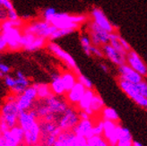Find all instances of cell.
<instances>
[{"label": "cell", "mask_w": 147, "mask_h": 146, "mask_svg": "<svg viewBox=\"0 0 147 146\" xmlns=\"http://www.w3.org/2000/svg\"><path fill=\"white\" fill-rule=\"evenodd\" d=\"M69 107L68 102L63 96L51 95L44 100H37L34 107L32 108L35 111L38 119L56 122L60 116Z\"/></svg>", "instance_id": "1"}, {"label": "cell", "mask_w": 147, "mask_h": 146, "mask_svg": "<svg viewBox=\"0 0 147 146\" xmlns=\"http://www.w3.org/2000/svg\"><path fill=\"white\" fill-rule=\"evenodd\" d=\"M19 109L16 101H5L0 107V121L2 132L9 130L18 125Z\"/></svg>", "instance_id": "2"}, {"label": "cell", "mask_w": 147, "mask_h": 146, "mask_svg": "<svg viewBox=\"0 0 147 146\" xmlns=\"http://www.w3.org/2000/svg\"><path fill=\"white\" fill-rule=\"evenodd\" d=\"M40 128V146H54L57 135L61 133L60 128L53 121H45L39 119Z\"/></svg>", "instance_id": "3"}, {"label": "cell", "mask_w": 147, "mask_h": 146, "mask_svg": "<svg viewBox=\"0 0 147 146\" xmlns=\"http://www.w3.org/2000/svg\"><path fill=\"white\" fill-rule=\"evenodd\" d=\"M57 29V28L50 24L49 22L45 20H38L32 22L24 28H23V32L32 33L35 36H40V37H43L49 40Z\"/></svg>", "instance_id": "4"}, {"label": "cell", "mask_w": 147, "mask_h": 146, "mask_svg": "<svg viewBox=\"0 0 147 146\" xmlns=\"http://www.w3.org/2000/svg\"><path fill=\"white\" fill-rule=\"evenodd\" d=\"M47 47L51 53L54 56H56L57 58H59L61 61H63L70 69H72V71L75 73L76 75L81 74V71L79 67H77L76 62L74 59V57L69 53H67L65 50H64L59 45L57 44L56 42L50 41L48 43Z\"/></svg>", "instance_id": "5"}, {"label": "cell", "mask_w": 147, "mask_h": 146, "mask_svg": "<svg viewBox=\"0 0 147 146\" xmlns=\"http://www.w3.org/2000/svg\"><path fill=\"white\" fill-rule=\"evenodd\" d=\"M117 85L120 88V90L126 94V95L133 100L136 105H138L141 108H146L147 107V99L143 97L139 93L136 84L131 83L124 80L117 79Z\"/></svg>", "instance_id": "6"}, {"label": "cell", "mask_w": 147, "mask_h": 146, "mask_svg": "<svg viewBox=\"0 0 147 146\" xmlns=\"http://www.w3.org/2000/svg\"><path fill=\"white\" fill-rule=\"evenodd\" d=\"M37 98V90L34 84L30 85L28 88L17 96L16 98V105L19 109V111H29L34 107V104Z\"/></svg>", "instance_id": "7"}, {"label": "cell", "mask_w": 147, "mask_h": 146, "mask_svg": "<svg viewBox=\"0 0 147 146\" xmlns=\"http://www.w3.org/2000/svg\"><path fill=\"white\" fill-rule=\"evenodd\" d=\"M80 121L79 115L77 108L74 106H70L67 108L61 116L57 119V125L60 128L61 131H67V130H73L77 123Z\"/></svg>", "instance_id": "8"}, {"label": "cell", "mask_w": 147, "mask_h": 146, "mask_svg": "<svg viewBox=\"0 0 147 146\" xmlns=\"http://www.w3.org/2000/svg\"><path fill=\"white\" fill-rule=\"evenodd\" d=\"M88 30L92 46L102 47L109 42V33L98 26L94 22L91 21L88 23Z\"/></svg>", "instance_id": "9"}, {"label": "cell", "mask_w": 147, "mask_h": 146, "mask_svg": "<svg viewBox=\"0 0 147 146\" xmlns=\"http://www.w3.org/2000/svg\"><path fill=\"white\" fill-rule=\"evenodd\" d=\"M87 139L77 136L72 130L61 131L57 135L54 146H85Z\"/></svg>", "instance_id": "10"}, {"label": "cell", "mask_w": 147, "mask_h": 146, "mask_svg": "<svg viewBox=\"0 0 147 146\" xmlns=\"http://www.w3.org/2000/svg\"><path fill=\"white\" fill-rule=\"evenodd\" d=\"M1 34L7 44V48L9 50L17 51L22 48L21 39L23 36V29L10 28L2 31Z\"/></svg>", "instance_id": "11"}, {"label": "cell", "mask_w": 147, "mask_h": 146, "mask_svg": "<svg viewBox=\"0 0 147 146\" xmlns=\"http://www.w3.org/2000/svg\"><path fill=\"white\" fill-rule=\"evenodd\" d=\"M126 64H127L132 69L137 72L144 78L147 77V65L135 50L131 49L129 52H127L126 57Z\"/></svg>", "instance_id": "12"}, {"label": "cell", "mask_w": 147, "mask_h": 146, "mask_svg": "<svg viewBox=\"0 0 147 146\" xmlns=\"http://www.w3.org/2000/svg\"><path fill=\"white\" fill-rule=\"evenodd\" d=\"M49 23L57 29H72L76 31L80 27V25L72 22V14L67 13H56Z\"/></svg>", "instance_id": "13"}, {"label": "cell", "mask_w": 147, "mask_h": 146, "mask_svg": "<svg viewBox=\"0 0 147 146\" xmlns=\"http://www.w3.org/2000/svg\"><path fill=\"white\" fill-rule=\"evenodd\" d=\"M5 146H20L24 143V131L18 125L3 132Z\"/></svg>", "instance_id": "14"}, {"label": "cell", "mask_w": 147, "mask_h": 146, "mask_svg": "<svg viewBox=\"0 0 147 146\" xmlns=\"http://www.w3.org/2000/svg\"><path fill=\"white\" fill-rule=\"evenodd\" d=\"M120 123L103 120V136L109 146H117V135H119Z\"/></svg>", "instance_id": "15"}, {"label": "cell", "mask_w": 147, "mask_h": 146, "mask_svg": "<svg viewBox=\"0 0 147 146\" xmlns=\"http://www.w3.org/2000/svg\"><path fill=\"white\" fill-rule=\"evenodd\" d=\"M91 16L92 19V22H94L98 26L102 28L109 33L117 32L114 25L109 22V20L106 16L104 12L100 8H99V7H94V8H92L91 12Z\"/></svg>", "instance_id": "16"}, {"label": "cell", "mask_w": 147, "mask_h": 146, "mask_svg": "<svg viewBox=\"0 0 147 146\" xmlns=\"http://www.w3.org/2000/svg\"><path fill=\"white\" fill-rule=\"evenodd\" d=\"M117 72H119L117 79L124 80V81H127L131 83L136 84L144 80V77L134 69H132L127 64H124L117 67Z\"/></svg>", "instance_id": "17"}, {"label": "cell", "mask_w": 147, "mask_h": 146, "mask_svg": "<svg viewBox=\"0 0 147 146\" xmlns=\"http://www.w3.org/2000/svg\"><path fill=\"white\" fill-rule=\"evenodd\" d=\"M94 125V121L92 118L90 119H80V121L77 123V125L73 128V132L75 133L76 135L84 137L85 139H88L92 135V127Z\"/></svg>", "instance_id": "18"}, {"label": "cell", "mask_w": 147, "mask_h": 146, "mask_svg": "<svg viewBox=\"0 0 147 146\" xmlns=\"http://www.w3.org/2000/svg\"><path fill=\"white\" fill-rule=\"evenodd\" d=\"M40 141V128L39 120L26 131H24V144L25 146H37Z\"/></svg>", "instance_id": "19"}, {"label": "cell", "mask_w": 147, "mask_h": 146, "mask_svg": "<svg viewBox=\"0 0 147 146\" xmlns=\"http://www.w3.org/2000/svg\"><path fill=\"white\" fill-rule=\"evenodd\" d=\"M38 120V116L33 109L29 111H22L19 113L18 116V126L24 131H26L30 129Z\"/></svg>", "instance_id": "20"}, {"label": "cell", "mask_w": 147, "mask_h": 146, "mask_svg": "<svg viewBox=\"0 0 147 146\" xmlns=\"http://www.w3.org/2000/svg\"><path fill=\"white\" fill-rule=\"evenodd\" d=\"M86 89L80 83H76L71 90L65 92V100L70 106L76 107L80 100L82 99Z\"/></svg>", "instance_id": "21"}, {"label": "cell", "mask_w": 147, "mask_h": 146, "mask_svg": "<svg viewBox=\"0 0 147 146\" xmlns=\"http://www.w3.org/2000/svg\"><path fill=\"white\" fill-rule=\"evenodd\" d=\"M101 48L104 53V57H106L110 62H112L117 67H119L121 65L126 64V57L117 52V51L111 45L109 44V43L102 46Z\"/></svg>", "instance_id": "22"}, {"label": "cell", "mask_w": 147, "mask_h": 146, "mask_svg": "<svg viewBox=\"0 0 147 146\" xmlns=\"http://www.w3.org/2000/svg\"><path fill=\"white\" fill-rule=\"evenodd\" d=\"M49 86L53 95L64 96L65 92H67L62 82L61 75L59 73H53V74H51V83Z\"/></svg>", "instance_id": "23"}, {"label": "cell", "mask_w": 147, "mask_h": 146, "mask_svg": "<svg viewBox=\"0 0 147 146\" xmlns=\"http://www.w3.org/2000/svg\"><path fill=\"white\" fill-rule=\"evenodd\" d=\"M31 85L29 79L23 74V72L17 71L16 76V85L11 90V92L16 94V96L23 93L29 86Z\"/></svg>", "instance_id": "24"}, {"label": "cell", "mask_w": 147, "mask_h": 146, "mask_svg": "<svg viewBox=\"0 0 147 146\" xmlns=\"http://www.w3.org/2000/svg\"><path fill=\"white\" fill-rule=\"evenodd\" d=\"M117 139L119 141H117V146H132L134 142L130 130L127 127L122 126L121 125L119 126Z\"/></svg>", "instance_id": "25"}, {"label": "cell", "mask_w": 147, "mask_h": 146, "mask_svg": "<svg viewBox=\"0 0 147 146\" xmlns=\"http://www.w3.org/2000/svg\"><path fill=\"white\" fill-rule=\"evenodd\" d=\"M61 79L65 86V92H68L69 90H71L77 83V75L73 71L64 72L61 75Z\"/></svg>", "instance_id": "26"}, {"label": "cell", "mask_w": 147, "mask_h": 146, "mask_svg": "<svg viewBox=\"0 0 147 146\" xmlns=\"http://www.w3.org/2000/svg\"><path fill=\"white\" fill-rule=\"evenodd\" d=\"M95 91L93 89L92 90H86L84 96L82 97V99L80 100V101L78 102V104L76 105V108L77 110H85V109L89 108L91 102L92 100L93 96L95 95Z\"/></svg>", "instance_id": "27"}, {"label": "cell", "mask_w": 147, "mask_h": 146, "mask_svg": "<svg viewBox=\"0 0 147 146\" xmlns=\"http://www.w3.org/2000/svg\"><path fill=\"white\" fill-rule=\"evenodd\" d=\"M105 107V102L98 93H95V95L92 98V100L90 105V109L92 111L93 115L96 116L101 112V110Z\"/></svg>", "instance_id": "28"}, {"label": "cell", "mask_w": 147, "mask_h": 146, "mask_svg": "<svg viewBox=\"0 0 147 146\" xmlns=\"http://www.w3.org/2000/svg\"><path fill=\"white\" fill-rule=\"evenodd\" d=\"M102 120L107 121H113V122H119V116L117 112L113 108L110 107H104L103 109L100 113Z\"/></svg>", "instance_id": "29"}, {"label": "cell", "mask_w": 147, "mask_h": 146, "mask_svg": "<svg viewBox=\"0 0 147 146\" xmlns=\"http://www.w3.org/2000/svg\"><path fill=\"white\" fill-rule=\"evenodd\" d=\"M34 86L37 90V98L38 100H44L53 95L50 90L49 84L47 83H34Z\"/></svg>", "instance_id": "30"}, {"label": "cell", "mask_w": 147, "mask_h": 146, "mask_svg": "<svg viewBox=\"0 0 147 146\" xmlns=\"http://www.w3.org/2000/svg\"><path fill=\"white\" fill-rule=\"evenodd\" d=\"M2 28V31L7 30V29H10V28H19L22 29L24 26V21L21 20L20 18L17 20H9V19H5L4 21H2V23L0 24Z\"/></svg>", "instance_id": "31"}, {"label": "cell", "mask_w": 147, "mask_h": 146, "mask_svg": "<svg viewBox=\"0 0 147 146\" xmlns=\"http://www.w3.org/2000/svg\"><path fill=\"white\" fill-rule=\"evenodd\" d=\"M47 39L46 38H43V37H40V36H36L35 40L32 41V44L29 46L26 50L27 51H36V50H39L40 48H42L43 47H45L47 44Z\"/></svg>", "instance_id": "32"}, {"label": "cell", "mask_w": 147, "mask_h": 146, "mask_svg": "<svg viewBox=\"0 0 147 146\" xmlns=\"http://www.w3.org/2000/svg\"><path fill=\"white\" fill-rule=\"evenodd\" d=\"M85 146H109L102 135H93L88 138Z\"/></svg>", "instance_id": "33"}, {"label": "cell", "mask_w": 147, "mask_h": 146, "mask_svg": "<svg viewBox=\"0 0 147 146\" xmlns=\"http://www.w3.org/2000/svg\"><path fill=\"white\" fill-rule=\"evenodd\" d=\"M80 43H81V46H82L83 49H84V52L87 55V56H92L91 54V48H92V41L89 36L87 35H82L80 38Z\"/></svg>", "instance_id": "34"}, {"label": "cell", "mask_w": 147, "mask_h": 146, "mask_svg": "<svg viewBox=\"0 0 147 146\" xmlns=\"http://www.w3.org/2000/svg\"><path fill=\"white\" fill-rule=\"evenodd\" d=\"M74 32H75V30H72V29H57L55 32L50 36V38L49 40H55L57 39H60L62 37H65V36L71 34Z\"/></svg>", "instance_id": "35"}, {"label": "cell", "mask_w": 147, "mask_h": 146, "mask_svg": "<svg viewBox=\"0 0 147 146\" xmlns=\"http://www.w3.org/2000/svg\"><path fill=\"white\" fill-rule=\"evenodd\" d=\"M77 82L82 84L86 90H92L93 89V83L91 80L84 75L83 74H80L77 75Z\"/></svg>", "instance_id": "36"}, {"label": "cell", "mask_w": 147, "mask_h": 146, "mask_svg": "<svg viewBox=\"0 0 147 146\" xmlns=\"http://www.w3.org/2000/svg\"><path fill=\"white\" fill-rule=\"evenodd\" d=\"M103 134V120L100 119L97 122H94L92 127V135H102Z\"/></svg>", "instance_id": "37"}, {"label": "cell", "mask_w": 147, "mask_h": 146, "mask_svg": "<svg viewBox=\"0 0 147 146\" xmlns=\"http://www.w3.org/2000/svg\"><path fill=\"white\" fill-rule=\"evenodd\" d=\"M136 87H137V90H138L139 93H140L143 97L147 99V82L144 79L142 82H140L139 83H136Z\"/></svg>", "instance_id": "38"}, {"label": "cell", "mask_w": 147, "mask_h": 146, "mask_svg": "<svg viewBox=\"0 0 147 146\" xmlns=\"http://www.w3.org/2000/svg\"><path fill=\"white\" fill-rule=\"evenodd\" d=\"M57 12H56V10L53 8V7H48V8L45 9V10H44V12H43V14H42L43 20L49 22L51 19V17H52Z\"/></svg>", "instance_id": "39"}, {"label": "cell", "mask_w": 147, "mask_h": 146, "mask_svg": "<svg viewBox=\"0 0 147 146\" xmlns=\"http://www.w3.org/2000/svg\"><path fill=\"white\" fill-rule=\"evenodd\" d=\"M91 54L96 57L101 58V57H104V53L102 51L101 47H95V46H92L91 48Z\"/></svg>", "instance_id": "40"}, {"label": "cell", "mask_w": 147, "mask_h": 146, "mask_svg": "<svg viewBox=\"0 0 147 146\" xmlns=\"http://www.w3.org/2000/svg\"><path fill=\"white\" fill-rule=\"evenodd\" d=\"M5 83L10 90H12L14 87V85H16V77L6 75L5 76Z\"/></svg>", "instance_id": "41"}, {"label": "cell", "mask_w": 147, "mask_h": 146, "mask_svg": "<svg viewBox=\"0 0 147 146\" xmlns=\"http://www.w3.org/2000/svg\"><path fill=\"white\" fill-rule=\"evenodd\" d=\"M0 8H4L6 11L14 9L11 0H0Z\"/></svg>", "instance_id": "42"}, {"label": "cell", "mask_w": 147, "mask_h": 146, "mask_svg": "<svg viewBox=\"0 0 147 146\" xmlns=\"http://www.w3.org/2000/svg\"><path fill=\"white\" fill-rule=\"evenodd\" d=\"M119 42H120V44L122 45V47L124 48V49L127 51V52H129V51L132 49V48H131V46H130V44L129 43L125 40L124 38H122L121 36L119 37Z\"/></svg>", "instance_id": "43"}, {"label": "cell", "mask_w": 147, "mask_h": 146, "mask_svg": "<svg viewBox=\"0 0 147 146\" xmlns=\"http://www.w3.org/2000/svg\"><path fill=\"white\" fill-rule=\"evenodd\" d=\"M10 71H11V68L9 65H7L4 63H0V72H1L4 75H8Z\"/></svg>", "instance_id": "44"}, {"label": "cell", "mask_w": 147, "mask_h": 146, "mask_svg": "<svg viewBox=\"0 0 147 146\" xmlns=\"http://www.w3.org/2000/svg\"><path fill=\"white\" fill-rule=\"evenodd\" d=\"M7 19L9 20H17L19 19V16L17 14V12L14 10V9H12V10H9L7 11Z\"/></svg>", "instance_id": "45"}, {"label": "cell", "mask_w": 147, "mask_h": 146, "mask_svg": "<svg viewBox=\"0 0 147 146\" xmlns=\"http://www.w3.org/2000/svg\"><path fill=\"white\" fill-rule=\"evenodd\" d=\"M7 48V44L5 40V39L3 38L2 34L0 33V52H2V51L5 50Z\"/></svg>", "instance_id": "46"}, {"label": "cell", "mask_w": 147, "mask_h": 146, "mask_svg": "<svg viewBox=\"0 0 147 146\" xmlns=\"http://www.w3.org/2000/svg\"><path fill=\"white\" fill-rule=\"evenodd\" d=\"M78 115H79V118L80 119H90V118H92L85 111H83V110H78Z\"/></svg>", "instance_id": "47"}, {"label": "cell", "mask_w": 147, "mask_h": 146, "mask_svg": "<svg viewBox=\"0 0 147 146\" xmlns=\"http://www.w3.org/2000/svg\"><path fill=\"white\" fill-rule=\"evenodd\" d=\"M16 98H17V96L16 95V94L11 92L10 94H8V95L6 96L5 101H16Z\"/></svg>", "instance_id": "48"}, {"label": "cell", "mask_w": 147, "mask_h": 146, "mask_svg": "<svg viewBox=\"0 0 147 146\" xmlns=\"http://www.w3.org/2000/svg\"><path fill=\"white\" fill-rule=\"evenodd\" d=\"M100 67L101 68L102 71L105 72V73H109V67H108V65H107L106 64H104V63H100Z\"/></svg>", "instance_id": "49"}, {"label": "cell", "mask_w": 147, "mask_h": 146, "mask_svg": "<svg viewBox=\"0 0 147 146\" xmlns=\"http://www.w3.org/2000/svg\"><path fill=\"white\" fill-rule=\"evenodd\" d=\"M0 146H5V140H4V138H3V135H0Z\"/></svg>", "instance_id": "50"}, {"label": "cell", "mask_w": 147, "mask_h": 146, "mask_svg": "<svg viewBox=\"0 0 147 146\" xmlns=\"http://www.w3.org/2000/svg\"><path fill=\"white\" fill-rule=\"evenodd\" d=\"M132 146H143V144L141 143L137 142V141H134L133 142V144H132Z\"/></svg>", "instance_id": "51"}, {"label": "cell", "mask_w": 147, "mask_h": 146, "mask_svg": "<svg viewBox=\"0 0 147 146\" xmlns=\"http://www.w3.org/2000/svg\"><path fill=\"white\" fill-rule=\"evenodd\" d=\"M1 107V106H0ZM3 134V132H2V130H1V121H0V135H2Z\"/></svg>", "instance_id": "52"}, {"label": "cell", "mask_w": 147, "mask_h": 146, "mask_svg": "<svg viewBox=\"0 0 147 146\" xmlns=\"http://www.w3.org/2000/svg\"><path fill=\"white\" fill-rule=\"evenodd\" d=\"M4 76H5V75H4L2 74L1 72H0V78H2V77H4Z\"/></svg>", "instance_id": "53"}, {"label": "cell", "mask_w": 147, "mask_h": 146, "mask_svg": "<svg viewBox=\"0 0 147 146\" xmlns=\"http://www.w3.org/2000/svg\"><path fill=\"white\" fill-rule=\"evenodd\" d=\"M0 33H2V28H1V25H0Z\"/></svg>", "instance_id": "54"}, {"label": "cell", "mask_w": 147, "mask_h": 146, "mask_svg": "<svg viewBox=\"0 0 147 146\" xmlns=\"http://www.w3.org/2000/svg\"><path fill=\"white\" fill-rule=\"evenodd\" d=\"M2 21H3V20H2L1 18H0V24H1V23H2Z\"/></svg>", "instance_id": "55"}, {"label": "cell", "mask_w": 147, "mask_h": 146, "mask_svg": "<svg viewBox=\"0 0 147 146\" xmlns=\"http://www.w3.org/2000/svg\"><path fill=\"white\" fill-rule=\"evenodd\" d=\"M145 110H146V111H147V107H146V108H145Z\"/></svg>", "instance_id": "56"}]
</instances>
